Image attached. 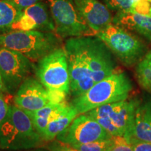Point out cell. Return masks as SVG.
<instances>
[{"label": "cell", "instance_id": "25", "mask_svg": "<svg viewBox=\"0 0 151 151\" xmlns=\"http://www.w3.org/2000/svg\"><path fill=\"white\" fill-rule=\"evenodd\" d=\"M8 1L12 3L19 10L22 11L24 9L43 1V0H8Z\"/></svg>", "mask_w": 151, "mask_h": 151}, {"label": "cell", "instance_id": "26", "mask_svg": "<svg viewBox=\"0 0 151 151\" xmlns=\"http://www.w3.org/2000/svg\"><path fill=\"white\" fill-rule=\"evenodd\" d=\"M133 151H151V142L135 141L132 142Z\"/></svg>", "mask_w": 151, "mask_h": 151}, {"label": "cell", "instance_id": "2", "mask_svg": "<svg viewBox=\"0 0 151 151\" xmlns=\"http://www.w3.org/2000/svg\"><path fill=\"white\" fill-rule=\"evenodd\" d=\"M132 88L127 76L116 71L96 83L83 94L73 98L71 104L78 115L83 114L101 106L127 99Z\"/></svg>", "mask_w": 151, "mask_h": 151}, {"label": "cell", "instance_id": "23", "mask_svg": "<svg viewBox=\"0 0 151 151\" xmlns=\"http://www.w3.org/2000/svg\"><path fill=\"white\" fill-rule=\"evenodd\" d=\"M43 148L48 151H80L71 145L58 139H54L50 142L46 143Z\"/></svg>", "mask_w": 151, "mask_h": 151}, {"label": "cell", "instance_id": "30", "mask_svg": "<svg viewBox=\"0 0 151 151\" xmlns=\"http://www.w3.org/2000/svg\"><path fill=\"white\" fill-rule=\"evenodd\" d=\"M26 151V150H25ZM29 151H48L46 149H45V150H42V149H38V150H29Z\"/></svg>", "mask_w": 151, "mask_h": 151}, {"label": "cell", "instance_id": "14", "mask_svg": "<svg viewBox=\"0 0 151 151\" xmlns=\"http://www.w3.org/2000/svg\"><path fill=\"white\" fill-rule=\"evenodd\" d=\"M124 137L130 143L135 141L151 142V99L139 103L131 129Z\"/></svg>", "mask_w": 151, "mask_h": 151}, {"label": "cell", "instance_id": "4", "mask_svg": "<svg viewBox=\"0 0 151 151\" xmlns=\"http://www.w3.org/2000/svg\"><path fill=\"white\" fill-rule=\"evenodd\" d=\"M64 48L70 75V94L74 98L95 84L90 67L86 37L69 38Z\"/></svg>", "mask_w": 151, "mask_h": 151}, {"label": "cell", "instance_id": "7", "mask_svg": "<svg viewBox=\"0 0 151 151\" xmlns=\"http://www.w3.org/2000/svg\"><path fill=\"white\" fill-rule=\"evenodd\" d=\"M37 63L36 76L47 90L66 94L70 93V75L64 47L57 48Z\"/></svg>", "mask_w": 151, "mask_h": 151}, {"label": "cell", "instance_id": "3", "mask_svg": "<svg viewBox=\"0 0 151 151\" xmlns=\"http://www.w3.org/2000/svg\"><path fill=\"white\" fill-rule=\"evenodd\" d=\"M61 38L52 32L14 30L0 35V46L18 51L33 62L61 46Z\"/></svg>", "mask_w": 151, "mask_h": 151}, {"label": "cell", "instance_id": "27", "mask_svg": "<svg viewBox=\"0 0 151 151\" xmlns=\"http://www.w3.org/2000/svg\"><path fill=\"white\" fill-rule=\"evenodd\" d=\"M9 106L10 105H9L6 101L4 94L0 93V123L6 116L9 109Z\"/></svg>", "mask_w": 151, "mask_h": 151}, {"label": "cell", "instance_id": "31", "mask_svg": "<svg viewBox=\"0 0 151 151\" xmlns=\"http://www.w3.org/2000/svg\"><path fill=\"white\" fill-rule=\"evenodd\" d=\"M132 1H133V3H134V2H136V1H139V0H132Z\"/></svg>", "mask_w": 151, "mask_h": 151}, {"label": "cell", "instance_id": "21", "mask_svg": "<svg viewBox=\"0 0 151 151\" xmlns=\"http://www.w3.org/2000/svg\"><path fill=\"white\" fill-rule=\"evenodd\" d=\"M104 1L109 10L118 12L131 11L133 5L132 0H104Z\"/></svg>", "mask_w": 151, "mask_h": 151}, {"label": "cell", "instance_id": "20", "mask_svg": "<svg viewBox=\"0 0 151 151\" xmlns=\"http://www.w3.org/2000/svg\"><path fill=\"white\" fill-rule=\"evenodd\" d=\"M80 151H111L113 146L112 137L106 140L71 145Z\"/></svg>", "mask_w": 151, "mask_h": 151}, {"label": "cell", "instance_id": "17", "mask_svg": "<svg viewBox=\"0 0 151 151\" xmlns=\"http://www.w3.org/2000/svg\"><path fill=\"white\" fill-rule=\"evenodd\" d=\"M21 14L22 11L8 0H0V35L11 31Z\"/></svg>", "mask_w": 151, "mask_h": 151}, {"label": "cell", "instance_id": "5", "mask_svg": "<svg viewBox=\"0 0 151 151\" xmlns=\"http://www.w3.org/2000/svg\"><path fill=\"white\" fill-rule=\"evenodd\" d=\"M126 67L139 63L146 54V47L139 38L127 30L111 23L96 34Z\"/></svg>", "mask_w": 151, "mask_h": 151}, {"label": "cell", "instance_id": "24", "mask_svg": "<svg viewBox=\"0 0 151 151\" xmlns=\"http://www.w3.org/2000/svg\"><path fill=\"white\" fill-rule=\"evenodd\" d=\"M131 11L143 16H151V2L149 0H139L134 2Z\"/></svg>", "mask_w": 151, "mask_h": 151}, {"label": "cell", "instance_id": "10", "mask_svg": "<svg viewBox=\"0 0 151 151\" xmlns=\"http://www.w3.org/2000/svg\"><path fill=\"white\" fill-rule=\"evenodd\" d=\"M112 137L102 126L87 113L77 116L56 139L69 145L106 140Z\"/></svg>", "mask_w": 151, "mask_h": 151}, {"label": "cell", "instance_id": "32", "mask_svg": "<svg viewBox=\"0 0 151 151\" xmlns=\"http://www.w3.org/2000/svg\"><path fill=\"white\" fill-rule=\"evenodd\" d=\"M149 1H150V2H151V0H149Z\"/></svg>", "mask_w": 151, "mask_h": 151}, {"label": "cell", "instance_id": "18", "mask_svg": "<svg viewBox=\"0 0 151 151\" xmlns=\"http://www.w3.org/2000/svg\"><path fill=\"white\" fill-rule=\"evenodd\" d=\"M60 104H49L37 111H25L31 118L36 130L39 132L41 137H43L52 113L58 109Z\"/></svg>", "mask_w": 151, "mask_h": 151}, {"label": "cell", "instance_id": "28", "mask_svg": "<svg viewBox=\"0 0 151 151\" xmlns=\"http://www.w3.org/2000/svg\"><path fill=\"white\" fill-rule=\"evenodd\" d=\"M0 93L4 94H9L8 91H7L6 88L4 84L2 78H1V74H0Z\"/></svg>", "mask_w": 151, "mask_h": 151}, {"label": "cell", "instance_id": "8", "mask_svg": "<svg viewBox=\"0 0 151 151\" xmlns=\"http://www.w3.org/2000/svg\"><path fill=\"white\" fill-rule=\"evenodd\" d=\"M55 24V33L61 39L93 37L96 33L76 7L74 0H48Z\"/></svg>", "mask_w": 151, "mask_h": 151}, {"label": "cell", "instance_id": "13", "mask_svg": "<svg viewBox=\"0 0 151 151\" xmlns=\"http://www.w3.org/2000/svg\"><path fill=\"white\" fill-rule=\"evenodd\" d=\"M74 3L81 17L96 34L112 23L109 8L98 0H74Z\"/></svg>", "mask_w": 151, "mask_h": 151}, {"label": "cell", "instance_id": "15", "mask_svg": "<svg viewBox=\"0 0 151 151\" xmlns=\"http://www.w3.org/2000/svg\"><path fill=\"white\" fill-rule=\"evenodd\" d=\"M78 115V111L72 104H69L66 101L60 104L52 113L43 134L42 138L45 142L55 139L60 133L69 127Z\"/></svg>", "mask_w": 151, "mask_h": 151}, {"label": "cell", "instance_id": "1", "mask_svg": "<svg viewBox=\"0 0 151 151\" xmlns=\"http://www.w3.org/2000/svg\"><path fill=\"white\" fill-rule=\"evenodd\" d=\"M46 143L25 111L15 104L9 106L6 116L0 123V148L24 150L43 147Z\"/></svg>", "mask_w": 151, "mask_h": 151}, {"label": "cell", "instance_id": "22", "mask_svg": "<svg viewBox=\"0 0 151 151\" xmlns=\"http://www.w3.org/2000/svg\"><path fill=\"white\" fill-rule=\"evenodd\" d=\"M111 151H133V146L124 136H113Z\"/></svg>", "mask_w": 151, "mask_h": 151}, {"label": "cell", "instance_id": "11", "mask_svg": "<svg viewBox=\"0 0 151 151\" xmlns=\"http://www.w3.org/2000/svg\"><path fill=\"white\" fill-rule=\"evenodd\" d=\"M49 104L48 90L32 76L26 78L14 94V104L24 111H37Z\"/></svg>", "mask_w": 151, "mask_h": 151}, {"label": "cell", "instance_id": "12", "mask_svg": "<svg viewBox=\"0 0 151 151\" xmlns=\"http://www.w3.org/2000/svg\"><path fill=\"white\" fill-rule=\"evenodd\" d=\"M55 24L50 6L41 1L24 9L18 20L13 24L11 31H32L55 32Z\"/></svg>", "mask_w": 151, "mask_h": 151}, {"label": "cell", "instance_id": "16", "mask_svg": "<svg viewBox=\"0 0 151 151\" xmlns=\"http://www.w3.org/2000/svg\"><path fill=\"white\" fill-rule=\"evenodd\" d=\"M112 23L127 31L139 34L151 41V16L132 11L118 12L113 18Z\"/></svg>", "mask_w": 151, "mask_h": 151}, {"label": "cell", "instance_id": "6", "mask_svg": "<svg viewBox=\"0 0 151 151\" xmlns=\"http://www.w3.org/2000/svg\"><path fill=\"white\" fill-rule=\"evenodd\" d=\"M140 100L133 99L105 104L86 113L112 136H124L131 129Z\"/></svg>", "mask_w": 151, "mask_h": 151}, {"label": "cell", "instance_id": "19", "mask_svg": "<svg viewBox=\"0 0 151 151\" xmlns=\"http://www.w3.org/2000/svg\"><path fill=\"white\" fill-rule=\"evenodd\" d=\"M136 76L141 88L151 93V69L146 58L138 63Z\"/></svg>", "mask_w": 151, "mask_h": 151}, {"label": "cell", "instance_id": "29", "mask_svg": "<svg viewBox=\"0 0 151 151\" xmlns=\"http://www.w3.org/2000/svg\"><path fill=\"white\" fill-rule=\"evenodd\" d=\"M145 58H146V60H148V63H149V65H150V69H151V51L150 52H148V53L146 55Z\"/></svg>", "mask_w": 151, "mask_h": 151}, {"label": "cell", "instance_id": "9", "mask_svg": "<svg viewBox=\"0 0 151 151\" xmlns=\"http://www.w3.org/2000/svg\"><path fill=\"white\" fill-rule=\"evenodd\" d=\"M36 65L16 50L0 46V74L10 94L14 95L24 81L35 71Z\"/></svg>", "mask_w": 151, "mask_h": 151}]
</instances>
